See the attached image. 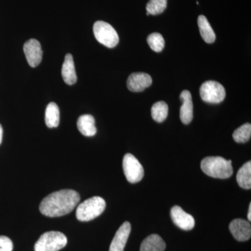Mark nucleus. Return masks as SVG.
I'll return each instance as SVG.
<instances>
[{
    "mask_svg": "<svg viewBox=\"0 0 251 251\" xmlns=\"http://www.w3.org/2000/svg\"><path fill=\"white\" fill-rule=\"evenodd\" d=\"M80 201V195L74 190H60L46 196L41 202L39 210L44 216L59 217L72 212Z\"/></svg>",
    "mask_w": 251,
    "mask_h": 251,
    "instance_id": "1",
    "label": "nucleus"
},
{
    "mask_svg": "<svg viewBox=\"0 0 251 251\" xmlns=\"http://www.w3.org/2000/svg\"><path fill=\"white\" fill-rule=\"evenodd\" d=\"M201 169L208 176L218 179H227L233 174L232 161L221 156H208L201 162Z\"/></svg>",
    "mask_w": 251,
    "mask_h": 251,
    "instance_id": "2",
    "label": "nucleus"
},
{
    "mask_svg": "<svg viewBox=\"0 0 251 251\" xmlns=\"http://www.w3.org/2000/svg\"><path fill=\"white\" fill-rule=\"evenodd\" d=\"M105 201L99 196L89 198L79 204L76 209V217L78 221L86 222L92 221L100 216L105 210Z\"/></svg>",
    "mask_w": 251,
    "mask_h": 251,
    "instance_id": "3",
    "label": "nucleus"
},
{
    "mask_svg": "<svg viewBox=\"0 0 251 251\" xmlns=\"http://www.w3.org/2000/svg\"><path fill=\"white\" fill-rule=\"evenodd\" d=\"M67 238L57 231H50L43 234L34 246L35 251H59L66 247Z\"/></svg>",
    "mask_w": 251,
    "mask_h": 251,
    "instance_id": "4",
    "label": "nucleus"
},
{
    "mask_svg": "<svg viewBox=\"0 0 251 251\" xmlns=\"http://www.w3.org/2000/svg\"><path fill=\"white\" fill-rule=\"evenodd\" d=\"M94 36L100 44L112 49L118 44L119 36L116 30L109 23L104 21H97L93 27Z\"/></svg>",
    "mask_w": 251,
    "mask_h": 251,
    "instance_id": "5",
    "label": "nucleus"
},
{
    "mask_svg": "<svg viewBox=\"0 0 251 251\" xmlns=\"http://www.w3.org/2000/svg\"><path fill=\"white\" fill-rule=\"evenodd\" d=\"M201 99L209 103H220L226 98L224 86L216 81H206L200 89Z\"/></svg>",
    "mask_w": 251,
    "mask_h": 251,
    "instance_id": "6",
    "label": "nucleus"
},
{
    "mask_svg": "<svg viewBox=\"0 0 251 251\" xmlns=\"http://www.w3.org/2000/svg\"><path fill=\"white\" fill-rule=\"evenodd\" d=\"M124 173L128 182H139L144 176V169L141 163L131 153H126L123 159Z\"/></svg>",
    "mask_w": 251,
    "mask_h": 251,
    "instance_id": "7",
    "label": "nucleus"
},
{
    "mask_svg": "<svg viewBox=\"0 0 251 251\" xmlns=\"http://www.w3.org/2000/svg\"><path fill=\"white\" fill-rule=\"evenodd\" d=\"M23 50L29 66L33 68L37 67L42 60L43 52L40 43L36 39H29L26 41Z\"/></svg>",
    "mask_w": 251,
    "mask_h": 251,
    "instance_id": "8",
    "label": "nucleus"
},
{
    "mask_svg": "<svg viewBox=\"0 0 251 251\" xmlns=\"http://www.w3.org/2000/svg\"><path fill=\"white\" fill-rule=\"evenodd\" d=\"M152 84V78L148 74L142 72L130 74L127 80V87L133 92H143Z\"/></svg>",
    "mask_w": 251,
    "mask_h": 251,
    "instance_id": "9",
    "label": "nucleus"
},
{
    "mask_svg": "<svg viewBox=\"0 0 251 251\" xmlns=\"http://www.w3.org/2000/svg\"><path fill=\"white\" fill-rule=\"evenodd\" d=\"M229 231L236 240L246 242L251 237V226L250 223L244 219H234L229 226Z\"/></svg>",
    "mask_w": 251,
    "mask_h": 251,
    "instance_id": "10",
    "label": "nucleus"
},
{
    "mask_svg": "<svg viewBox=\"0 0 251 251\" xmlns=\"http://www.w3.org/2000/svg\"><path fill=\"white\" fill-rule=\"evenodd\" d=\"M171 215L174 224L180 229L191 230L194 227V218L183 210L179 206H174L172 208Z\"/></svg>",
    "mask_w": 251,
    "mask_h": 251,
    "instance_id": "11",
    "label": "nucleus"
},
{
    "mask_svg": "<svg viewBox=\"0 0 251 251\" xmlns=\"http://www.w3.org/2000/svg\"><path fill=\"white\" fill-rule=\"evenodd\" d=\"M131 226L129 222L124 223L117 231L112 239L109 251H124L128 237H129Z\"/></svg>",
    "mask_w": 251,
    "mask_h": 251,
    "instance_id": "12",
    "label": "nucleus"
},
{
    "mask_svg": "<svg viewBox=\"0 0 251 251\" xmlns=\"http://www.w3.org/2000/svg\"><path fill=\"white\" fill-rule=\"evenodd\" d=\"M182 105L180 108V120L184 125H189L193 118V104L191 92L184 90L180 94Z\"/></svg>",
    "mask_w": 251,
    "mask_h": 251,
    "instance_id": "13",
    "label": "nucleus"
},
{
    "mask_svg": "<svg viewBox=\"0 0 251 251\" xmlns=\"http://www.w3.org/2000/svg\"><path fill=\"white\" fill-rule=\"evenodd\" d=\"M62 75L63 80L67 85H74L77 82V75L72 54H67L62 64Z\"/></svg>",
    "mask_w": 251,
    "mask_h": 251,
    "instance_id": "14",
    "label": "nucleus"
},
{
    "mask_svg": "<svg viewBox=\"0 0 251 251\" xmlns=\"http://www.w3.org/2000/svg\"><path fill=\"white\" fill-rule=\"evenodd\" d=\"M77 128L82 135L92 137L96 135L97 129L95 126V120L91 115H81L77 120Z\"/></svg>",
    "mask_w": 251,
    "mask_h": 251,
    "instance_id": "15",
    "label": "nucleus"
},
{
    "mask_svg": "<svg viewBox=\"0 0 251 251\" xmlns=\"http://www.w3.org/2000/svg\"><path fill=\"white\" fill-rule=\"evenodd\" d=\"M166 248L163 239L158 234H153L144 239L140 251H164Z\"/></svg>",
    "mask_w": 251,
    "mask_h": 251,
    "instance_id": "16",
    "label": "nucleus"
},
{
    "mask_svg": "<svg viewBox=\"0 0 251 251\" xmlns=\"http://www.w3.org/2000/svg\"><path fill=\"white\" fill-rule=\"evenodd\" d=\"M198 25L203 40L207 44H212L216 40V34L205 16L201 15L198 17Z\"/></svg>",
    "mask_w": 251,
    "mask_h": 251,
    "instance_id": "17",
    "label": "nucleus"
},
{
    "mask_svg": "<svg viewBox=\"0 0 251 251\" xmlns=\"http://www.w3.org/2000/svg\"><path fill=\"white\" fill-rule=\"evenodd\" d=\"M60 120V114L58 105L55 103H50L46 109V124L49 128L58 126Z\"/></svg>",
    "mask_w": 251,
    "mask_h": 251,
    "instance_id": "18",
    "label": "nucleus"
},
{
    "mask_svg": "<svg viewBox=\"0 0 251 251\" xmlns=\"http://www.w3.org/2000/svg\"><path fill=\"white\" fill-rule=\"evenodd\" d=\"M239 186L244 189L251 188V162L248 161L239 170L237 175Z\"/></svg>",
    "mask_w": 251,
    "mask_h": 251,
    "instance_id": "19",
    "label": "nucleus"
},
{
    "mask_svg": "<svg viewBox=\"0 0 251 251\" xmlns=\"http://www.w3.org/2000/svg\"><path fill=\"white\" fill-rule=\"evenodd\" d=\"M168 115V105L164 101H158L153 104L151 108L153 120L158 123L164 122Z\"/></svg>",
    "mask_w": 251,
    "mask_h": 251,
    "instance_id": "20",
    "label": "nucleus"
},
{
    "mask_svg": "<svg viewBox=\"0 0 251 251\" xmlns=\"http://www.w3.org/2000/svg\"><path fill=\"white\" fill-rule=\"evenodd\" d=\"M251 136V125L249 123L244 124L239 128L234 130L233 139L236 143H245L250 140Z\"/></svg>",
    "mask_w": 251,
    "mask_h": 251,
    "instance_id": "21",
    "label": "nucleus"
},
{
    "mask_svg": "<svg viewBox=\"0 0 251 251\" xmlns=\"http://www.w3.org/2000/svg\"><path fill=\"white\" fill-rule=\"evenodd\" d=\"M167 7V0H150L147 4V15H156L161 14Z\"/></svg>",
    "mask_w": 251,
    "mask_h": 251,
    "instance_id": "22",
    "label": "nucleus"
},
{
    "mask_svg": "<svg viewBox=\"0 0 251 251\" xmlns=\"http://www.w3.org/2000/svg\"><path fill=\"white\" fill-rule=\"evenodd\" d=\"M148 43L154 52H161L165 47L164 39L159 33L154 32L150 34L148 37Z\"/></svg>",
    "mask_w": 251,
    "mask_h": 251,
    "instance_id": "23",
    "label": "nucleus"
},
{
    "mask_svg": "<svg viewBox=\"0 0 251 251\" xmlns=\"http://www.w3.org/2000/svg\"><path fill=\"white\" fill-rule=\"evenodd\" d=\"M13 249L12 241L6 236H0V251H12Z\"/></svg>",
    "mask_w": 251,
    "mask_h": 251,
    "instance_id": "24",
    "label": "nucleus"
},
{
    "mask_svg": "<svg viewBox=\"0 0 251 251\" xmlns=\"http://www.w3.org/2000/svg\"><path fill=\"white\" fill-rule=\"evenodd\" d=\"M2 137H3V128L1 125H0V145L1 144V142H2Z\"/></svg>",
    "mask_w": 251,
    "mask_h": 251,
    "instance_id": "25",
    "label": "nucleus"
},
{
    "mask_svg": "<svg viewBox=\"0 0 251 251\" xmlns=\"http://www.w3.org/2000/svg\"><path fill=\"white\" fill-rule=\"evenodd\" d=\"M248 219L249 221H251V203L249 204V213H248Z\"/></svg>",
    "mask_w": 251,
    "mask_h": 251,
    "instance_id": "26",
    "label": "nucleus"
}]
</instances>
